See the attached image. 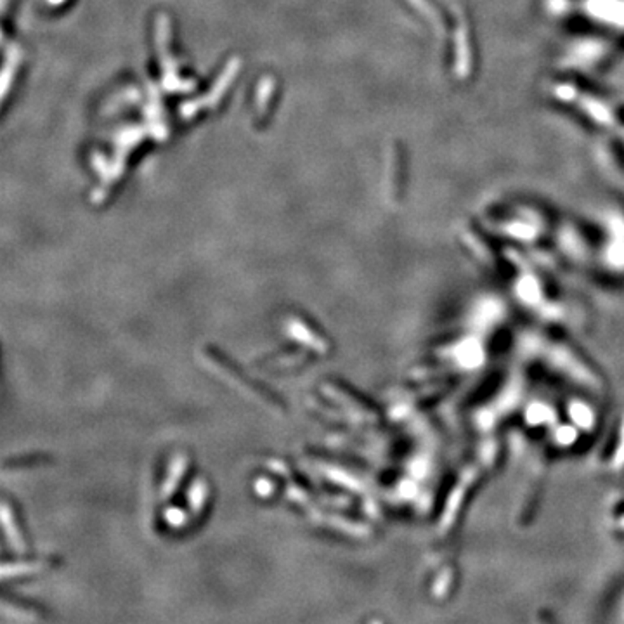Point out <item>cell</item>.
<instances>
[{
    "label": "cell",
    "mask_w": 624,
    "mask_h": 624,
    "mask_svg": "<svg viewBox=\"0 0 624 624\" xmlns=\"http://www.w3.org/2000/svg\"><path fill=\"white\" fill-rule=\"evenodd\" d=\"M203 358H205L206 365L212 367L216 373H219L229 385L236 387L241 394H245L247 397H252V399L264 404L266 408L273 409V411H285V404H283V401L279 399L276 394L267 390L266 387L260 385L259 382L245 377V373L240 370V367H236L228 358H224V355L219 354L217 351L205 349V352H203Z\"/></svg>",
    "instance_id": "obj_1"
},
{
    "label": "cell",
    "mask_w": 624,
    "mask_h": 624,
    "mask_svg": "<svg viewBox=\"0 0 624 624\" xmlns=\"http://www.w3.org/2000/svg\"><path fill=\"white\" fill-rule=\"evenodd\" d=\"M286 331L292 339L297 340V342L304 343V346H309L311 349H314L319 354H328L330 347H328V342L319 335L307 321H304L302 317H290L286 321Z\"/></svg>",
    "instance_id": "obj_2"
},
{
    "label": "cell",
    "mask_w": 624,
    "mask_h": 624,
    "mask_svg": "<svg viewBox=\"0 0 624 624\" xmlns=\"http://www.w3.org/2000/svg\"><path fill=\"white\" fill-rule=\"evenodd\" d=\"M187 465H189V458H187L186 454H175L174 459H172L170 466H168V473L162 485L163 500H167V498H170L175 491H177L182 477L186 476Z\"/></svg>",
    "instance_id": "obj_3"
},
{
    "label": "cell",
    "mask_w": 624,
    "mask_h": 624,
    "mask_svg": "<svg viewBox=\"0 0 624 624\" xmlns=\"http://www.w3.org/2000/svg\"><path fill=\"white\" fill-rule=\"evenodd\" d=\"M2 522H4V527H6V534H7V538H9V541H11V545H13V548L18 550L19 553H25V551H26L25 536H23V531L19 529L16 512H14V514H13V510H11V505H9V501H7V500H4Z\"/></svg>",
    "instance_id": "obj_4"
},
{
    "label": "cell",
    "mask_w": 624,
    "mask_h": 624,
    "mask_svg": "<svg viewBox=\"0 0 624 624\" xmlns=\"http://www.w3.org/2000/svg\"><path fill=\"white\" fill-rule=\"evenodd\" d=\"M54 564L52 560H45V558H37V560H28V562H13V564H4L2 567V576L4 579L14 576H26V574L40 572Z\"/></svg>",
    "instance_id": "obj_5"
},
{
    "label": "cell",
    "mask_w": 624,
    "mask_h": 624,
    "mask_svg": "<svg viewBox=\"0 0 624 624\" xmlns=\"http://www.w3.org/2000/svg\"><path fill=\"white\" fill-rule=\"evenodd\" d=\"M305 359L304 352H286V354H276L274 358L267 359L266 366L271 370H283V367H290L298 365Z\"/></svg>",
    "instance_id": "obj_6"
},
{
    "label": "cell",
    "mask_w": 624,
    "mask_h": 624,
    "mask_svg": "<svg viewBox=\"0 0 624 624\" xmlns=\"http://www.w3.org/2000/svg\"><path fill=\"white\" fill-rule=\"evenodd\" d=\"M206 491H208V488H206V484L201 481V478L196 482V484H193V488H191L189 491V505L193 510H203V507H205Z\"/></svg>",
    "instance_id": "obj_7"
}]
</instances>
